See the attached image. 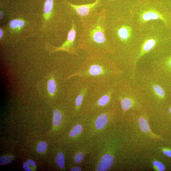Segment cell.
<instances>
[{
	"mask_svg": "<svg viewBox=\"0 0 171 171\" xmlns=\"http://www.w3.org/2000/svg\"><path fill=\"white\" fill-rule=\"evenodd\" d=\"M133 85L142 93L149 111L157 112L170 99V87L146 67L137 68Z\"/></svg>",
	"mask_w": 171,
	"mask_h": 171,
	"instance_id": "6da1fadb",
	"label": "cell"
},
{
	"mask_svg": "<svg viewBox=\"0 0 171 171\" xmlns=\"http://www.w3.org/2000/svg\"><path fill=\"white\" fill-rule=\"evenodd\" d=\"M73 75L92 85L112 83L124 77L123 71L114 62L92 59L85 61Z\"/></svg>",
	"mask_w": 171,
	"mask_h": 171,
	"instance_id": "7a4b0ae2",
	"label": "cell"
},
{
	"mask_svg": "<svg viewBox=\"0 0 171 171\" xmlns=\"http://www.w3.org/2000/svg\"><path fill=\"white\" fill-rule=\"evenodd\" d=\"M110 130L92 139L93 147L87 157L91 170L109 171L114 164L117 142Z\"/></svg>",
	"mask_w": 171,
	"mask_h": 171,
	"instance_id": "3957f363",
	"label": "cell"
},
{
	"mask_svg": "<svg viewBox=\"0 0 171 171\" xmlns=\"http://www.w3.org/2000/svg\"><path fill=\"white\" fill-rule=\"evenodd\" d=\"M119 80L111 84L92 85L84 101L80 114L93 115L118 106L115 92Z\"/></svg>",
	"mask_w": 171,
	"mask_h": 171,
	"instance_id": "277c9868",
	"label": "cell"
},
{
	"mask_svg": "<svg viewBox=\"0 0 171 171\" xmlns=\"http://www.w3.org/2000/svg\"><path fill=\"white\" fill-rule=\"evenodd\" d=\"M115 94L117 104L121 109L122 119L129 111H139L147 108L142 93L126 77L118 81Z\"/></svg>",
	"mask_w": 171,
	"mask_h": 171,
	"instance_id": "5b68a950",
	"label": "cell"
},
{
	"mask_svg": "<svg viewBox=\"0 0 171 171\" xmlns=\"http://www.w3.org/2000/svg\"><path fill=\"white\" fill-rule=\"evenodd\" d=\"M119 112L118 106L102 112L87 115L88 121V135L90 139L110 130Z\"/></svg>",
	"mask_w": 171,
	"mask_h": 171,
	"instance_id": "8992f818",
	"label": "cell"
},
{
	"mask_svg": "<svg viewBox=\"0 0 171 171\" xmlns=\"http://www.w3.org/2000/svg\"><path fill=\"white\" fill-rule=\"evenodd\" d=\"M146 68L166 85L171 87V51L165 56L154 55Z\"/></svg>",
	"mask_w": 171,
	"mask_h": 171,
	"instance_id": "52a82bcc",
	"label": "cell"
},
{
	"mask_svg": "<svg viewBox=\"0 0 171 171\" xmlns=\"http://www.w3.org/2000/svg\"><path fill=\"white\" fill-rule=\"evenodd\" d=\"M92 84L78 78L72 89V101L74 118L80 114L84 101L90 90Z\"/></svg>",
	"mask_w": 171,
	"mask_h": 171,
	"instance_id": "ba28073f",
	"label": "cell"
},
{
	"mask_svg": "<svg viewBox=\"0 0 171 171\" xmlns=\"http://www.w3.org/2000/svg\"><path fill=\"white\" fill-rule=\"evenodd\" d=\"M92 140H88L74 146L75 150L73 157L74 165H81L91 153L93 147Z\"/></svg>",
	"mask_w": 171,
	"mask_h": 171,
	"instance_id": "9c48e42d",
	"label": "cell"
},
{
	"mask_svg": "<svg viewBox=\"0 0 171 171\" xmlns=\"http://www.w3.org/2000/svg\"><path fill=\"white\" fill-rule=\"evenodd\" d=\"M91 40L94 43L100 45L106 41L105 30L103 25L100 23L94 25L89 32Z\"/></svg>",
	"mask_w": 171,
	"mask_h": 171,
	"instance_id": "30bf717a",
	"label": "cell"
},
{
	"mask_svg": "<svg viewBox=\"0 0 171 171\" xmlns=\"http://www.w3.org/2000/svg\"><path fill=\"white\" fill-rule=\"evenodd\" d=\"M76 35V32L75 25L73 24L71 29L68 33L67 40L61 47L57 48L56 50H65L67 52L70 51V50L73 49V47Z\"/></svg>",
	"mask_w": 171,
	"mask_h": 171,
	"instance_id": "8fae6325",
	"label": "cell"
},
{
	"mask_svg": "<svg viewBox=\"0 0 171 171\" xmlns=\"http://www.w3.org/2000/svg\"><path fill=\"white\" fill-rule=\"evenodd\" d=\"M99 2V0H96L95 2L87 5H77L70 4V5L78 15L80 16H85L87 15L92 9L95 7Z\"/></svg>",
	"mask_w": 171,
	"mask_h": 171,
	"instance_id": "7c38bea8",
	"label": "cell"
},
{
	"mask_svg": "<svg viewBox=\"0 0 171 171\" xmlns=\"http://www.w3.org/2000/svg\"><path fill=\"white\" fill-rule=\"evenodd\" d=\"M53 6V0H46L44 6V18L45 23L50 18Z\"/></svg>",
	"mask_w": 171,
	"mask_h": 171,
	"instance_id": "4fadbf2b",
	"label": "cell"
},
{
	"mask_svg": "<svg viewBox=\"0 0 171 171\" xmlns=\"http://www.w3.org/2000/svg\"><path fill=\"white\" fill-rule=\"evenodd\" d=\"M63 115L60 110L56 109L53 111V122L54 126L56 127L60 126L63 122Z\"/></svg>",
	"mask_w": 171,
	"mask_h": 171,
	"instance_id": "5bb4252c",
	"label": "cell"
},
{
	"mask_svg": "<svg viewBox=\"0 0 171 171\" xmlns=\"http://www.w3.org/2000/svg\"><path fill=\"white\" fill-rule=\"evenodd\" d=\"M118 34L119 38L122 41H126L130 35L129 28L125 26L121 27L118 29Z\"/></svg>",
	"mask_w": 171,
	"mask_h": 171,
	"instance_id": "9a60e30c",
	"label": "cell"
},
{
	"mask_svg": "<svg viewBox=\"0 0 171 171\" xmlns=\"http://www.w3.org/2000/svg\"><path fill=\"white\" fill-rule=\"evenodd\" d=\"M55 162L59 167L63 169L65 168V156L62 152H58L55 158Z\"/></svg>",
	"mask_w": 171,
	"mask_h": 171,
	"instance_id": "2e32d148",
	"label": "cell"
},
{
	"mask_svg": "<svg viewBox=\"0 0 171 171\" xmlns=\"http://www.w3.org/2000/svg\"><path fill=\"white\" fill-rule=\"evenodd\" d=\"M47 89L49 93L51 96H54L57 90V85L55 79L51 78L47 83Z\"/></svg>",
	"mask_w": 171,
	"mask_h": 171,
	"instance_id": "e0dca14e",
	"label": "cell"
},
{
	"mask_svg": "<svg viewBox=\"0 0 171 171\" xmlns=\"http://www.w3.org/2000/svg\"><path fill=\"white\" fill-rule=\"evenodd\" d=\"M24 25V21L21 19H13L9 23L10 27L14 29L19 30L23 28Z\"/></svg>",
	"mask_w": 171,
	"mask_h": 171,
	"instance_id": "ac0fdd59",
	"label": "cell"
},
{
	"mask_svg": "<svg viewBox=\"0 0 171 171\" xmlns=\"http://www.w3.org/2000/svg\"><path fill=\"white\" fill-rule=\"evenodd\" d=\"M153 168L155 170L157 171H163L165 169L164 165L157 160H154L152 162Z\"/></svg>",
	"mask_w": 171,
	"mask_h": 171,
	"instance_id": "d6986e66",
	"label": "cell"
},
{
	"mask_svg": "<svg viewBox=\"0 0 171 171\" xmlns=\"http://www.w3.org/2000/svg\"><path fill=\"white\" fill-rule=\"evenodd\" d=\"M47 145L45 142H41L37 145V151L38 152H43L46 149Z\"/></svg>",
	"mask_w": 171,
	"mask_h": 171,
	"instance_id": "ffe728a7",
	"label": "cell"
},
{
	"mask_svg": "<svg viewBox=\"0 0 171 171\" xmlns=\"http://www.w3.org/2000/svg\"><path fill=\"white\" fill-rule=\"evenodd\" d=\"M11 162L12 160L10 157L8 156H4L1 158V165H5L10 163Z\"/></svg>",
	"mask_w": 171,
	"mask_h": 171,
	"instance_id": "44dd1931",
	"label": "cell"
},
{
	"mask_svg": "<svg viewBox=\"0 0 171 171\" xmlns=\"http://www.w3.org/2000/svg\"><path fill=\"white\" fill-rule=\"evenodd\" d=\"M161 150L164 155L171 158V149L167 148H162Z\"/></svg>",
	"mask_w": 171,
	"mask_h": 171,
	"instance_id": "7402d4cb",
	"label": "cell"
},
{
	"mask_svg": "<svg viewBox=\"0 0 171 171\" xmlns=\"http://www.w3.org/2000/svg\"><path fill=\"white\" fill-rule=\"evenodd\" d=\"M83 170V168L81 165H74L70 169L71 171H82Z\"/></svg>",
	"mask_w": 171,
	"mask_h": 171,
	"instance_id": "603a6c76",
	"label": "cell"
},
{
	"mask_svg": "<svg viewBox=\"0 0 171 171\" xmlns=\"http://www.w3.org/2000/svg\"><path fill=\"white\" fill-rule=\"evenodd\" d=\"M23 167L24 170L26 171H31L32 170L29 166L28 162H25L23 164Z\"/></svg>",
	"mask_w": 171,
	"mask_h": 171,
	"instance_id": "cb8c5ba5",
	"label": "cell"
},
{
	"mask_svg": "<svg viewBox=\"0 0 171 171\" xmlns=\"http://www.w3.org/2000/svg\"><path fill=\"white\" fill-rule=\"evenodd\" d=\"M167 106H166L165 105L163 107H162L164 108H165L166 111V112H168L169 114L171 115V105H169Z\"/></svg>",
	"mask_w": 171,
	"mask_h": 171,
	"instance_id": "d4e9b609",
	"label": "cell"
},
{
	"mask_svg": "<svg viewBox=\"0 0 171 171\" xmlns=\"http://www.w3.org/2000/svg\"><path fill=\"white\" fill-rule=\"evenodd\" d=\"M27 162L28 164L32 166L35 167L36 166V163L35 162L32 160H29L27 161Z\"/></svg>",
	"mask_w": 171,
	"mask_h": 171,
	"instance_id": "484cf974",
	"label": "cell"
},
{
	"mask_svg": "<svg viewBox=\"0 0 171 171\" xmlns=\"http://www.w3.org/2000/svg\"><path fill=\"white\" fill-rule=\"evenodd\" d=\"M3 35V32L2 29H0V38L1 39L2 38Z\"/></svg>",
	"mask_w": 171,
	"mask_h": 171,
	"instance_id": "4316f807",
	"label": "cell"
},
{
	"mask_svg": "<svg viewBox=\"0 0 171 171\" xmlns=\"http://www.w3.org/2000/svg\"><path fill=\"white\" fill-rule=\"evenodd\" d=\"M3 13L2 11H1L0 12V19H1L3 16Z\"/></svg>",
	"mask_w": 171,
	"mask_h": 171,
	"instance_id": "83f0119b",
	"label": "cell"
}]
</instances>
